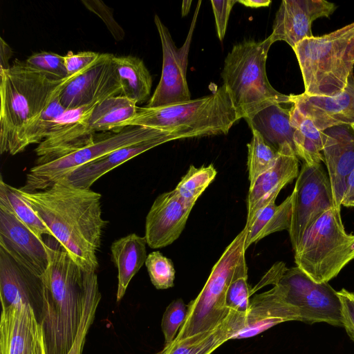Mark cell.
I'll return each instance as SVG.
<instances>
[{
    "label": "cell",
    "instance_id": "1",
    "mask_svg": "<svg viewBox=\"0 0 354 354\" xmlns=\"http://www.w3.org/2000/svg\"><path fill=\"white\" fill-rule=\"evenodd\" d=\"M21 192L71 259L84 270L96 271L107 223L102 216L101 194L65 180L41 191Z\"/></svg>",
    "mask_w": 354,
    "mask_h": 354
},
{
    "label": "cell",
    "instance_id": "2",
    "mask_svg": "<svg viewBox=\"0 0 354 354\" xmlns=\"http://www.w3.org/2000/svg\"><path fill=\"white\" fill-rule=\"evenodd\" d=\"M48 266L39 321L48 354H67L76 338L84 312L86 273L60 245H47Z\"/></svg>",
    "mask_w": 354,
    "mask_h": 354
},
{
    "label": "cell",
    "instance_id": "3",
    "mask_svg": "<svg viewBox=\"0 0 354 354\" xmlns=\"http://www.w3.org/2000/svg\"><path fill=\"white\" fill-rule=\"evenodd\" d=\"M76 75L57 80L18 59L8 69L0 70L1 154L15 155L23 151L22 140L26 127Z\"/></svg>",
    "mask_w": 354,
    "mask_h": 354
},
{
    "label": "cell",
    "instance_id": "4",
    "mask_svg": "<svg viewBox=\"0 0 354 354\" xmlns=\"http://www.w3.org/2000/svg\"><path fill=\"white\" fill-rule=\"evenodd\" d=\"M238 120L230 97L222 85L198 99L161 107H138L136 114L118 129L129 126L149 127L185 139L227 134Z\"/></svg>",
    "mask_w": 354,
    "mask_h": 354
},
{
    "label": "cell",
    "instance_id": "5",
    "mask_svg": "<svg viewBox=\"0 0 354 354\" xmlns=\"http://www.w3.org/2000/svg\"><path fill=\"white\" fill-rule=\"evenodd\" d=\"M270 37L263 41L244 40L233 46L224 60L221 77L238 120L252 117L272 105L290 103V95L270 84L266 70Z\"/></svg>",
    "mask_w": 354,
    "mask_h": 354
},
{
    "label": "cell",
    "instance_id": "6",
    "mask_svg": "<svg viewBox=\"0 0 354 354\" xmlns=\"http://www.w3.org/2000/svg\"><path fill=\"white\" fill-rule=\"evenodd\" d=\"M310 96L332 97L346 87L354 67V22L320 37L306 38L293 48Z\"/></svg>",
    "mask_w": 354,
    "mask_h": 354
},
{
    "label": "cell",
    "instance_id": "7",
    "mask_svg": "<svg viewBox=\"0 0 354 354\" xmlns=\"http://www.w3.org/2000/svg\"><path fill=\"white\" fill-rule=\"evenodd\" d=\"M353 259L354 234L346 232L337 207L318 217L295 250L297 266L318 283H328Z\"/></svg>",
    "mask_w": 354,
    "mask_h": 354
},
{
    "label": "cell",
    "instance_id": "8",
    "mask_svg": "<svg viewBox=\"0 0 354 354\" xmlns=\"http://www.w3.org/2000/svg\"><path fill=\"white\" fill-rule=\"evenodd\" d=\"M248 227L236 236L213 266L210 274L198 295L187 305L186 319L176 339H182L211 330L226 319L227 288L246 264L245 239Z\"/></svg>",
    "mask_w": 354,
    "mask_h": 354
},
{
    "label": "cell",
    "instance_id": "9",
    "mask_svg": "<svg viewBox=\"0 0 354 354\" xmlns=\"http://www.w3.org/2000/svg\"><path fill=\"white\" fill-rule=\"evenodd\" d=\"M176 136L156 129L129 126L113 133L98 136L95 140L73 152L44 164L36 165L26 175L24 185L19 188L26 192L44 190L57 181L66 178L73 171L117 149L153 139Z\"/></svg>",
    "mask_w": 354,
    "mask_h": 354
},
{
    "label": "cell",
    "instance_id": "10",
    "mask_svg": "<svg viewBox=\"0 0 354 354\" xmlns=\"http://www.w3.org/2000/svg\"><path fill=\"white\" fill-rule=\"evenodd\" d=\"M297 312L300 322L342 326L341 302L327 282L316 283L297 266L288 268L274 285Z\"/></svg>",
    "mask_w": 354,
    "mask_h": 354
},
{
    "label": "cell",
    "instance_id": "11",
    "mask_svg": "<svg viewBox=\"0 0 354 354\" xmlns=\"http://www.w3.org/2000/svg\"><path fill=\"white\" fill-rule=\"evenodd\" d=\"M201 3V1H199L186 39L179 48L175 45L168 28L160 17L157 15L154 16V22L162 46V68L160 82L146 107H161L191 100V93L187 82V68L192 35Z\"/></svg>",
    "mask_w": 354,
    "mask_h": 354
},
{
    "label": "cell",
    "instance_id": "12",
    "mask_svg": "<svg viewBox=\"0 0 354 354\" xmlns=\"http://www.w3.org/2000/svg\"><path fill=\"white\" fill-rule=\"evenodd\" d=\"M292 194V219L288 232L295 250L306 230L335 205L329 178L321 164L309 165L304 162Z\"/></svg>",
    "mask_w": 354,
    "mask_h": 354
},
{
    "label": "cell",
    "instance_id": "13",
    "mask_svg": "<svg viewBox=\"0 0 354 354\" xmlns=\"http://www.w3.org/2000/svg\"><path fill=\"white\" fill-rule=\"evenodd\" d=\"M113 57V54L101 53L97 60L66 84L59 94L60 102L66 110L122 95V84Z\"/></svg>",
    "mask_w": 354,
    "mask_h": 354
},
{
    "label": "cell",
    "instance_id": "14",
    "mask_svg": "<svg viewBox=\"0 0 354 354\" xmlns=\"http://www.w3.org/2000/svg\"><path fill=\"white\" fill-rule=\"evenodd\" d=\"M97 104L67 109L35 149L37 165L44 164L93 142L97 136L88 122Z\"/></svg>",
    "mask_w": 354,
    "mask_h": 354
},
{
    "label": "cell",
    "instance_id": "15",
    "mask_svg": "<svg viewBox=\"0 0 354 354\" xmlns=\"http://www.w3.org/2000/svg\"><path fill=\"white\" fill-rule=\"evenodd\" d=\"M0 354H48L42 326L30 305L1 307Z\"/></svg>",
    "mask_w": 354,
    "mask_h": 354
},
{
    "label": "cell",
    "instance_id": "16",
    "mask_svg": "<svg viewBox=\"0 0 354 354\" xmlns=\"http://www.w3.org/2000/svg\"><path fill=\"white\" fill-rule=\"evenodd\" d=\"M0 248L37 276L48 266L47 244L12 212L0 207Z\"/></svg>",
    "mask_w": 354,
    "mask_h": 354
},
{
    "label": "cell",
    "instance_id": "17",
    "mask_svg": "<svg viewBox=\"0 0 354 354\" xmlns=\"http://www.w3.org/2000/svg\"><path fill=\"white\" fill-rule=\"evenodd\" d=\"M335 9V3L325 0H283L275 15L269 37L273 43L284 41L293 49L303 39L313 37V21L328 17Z\"/></svg>",
    "mask_w": 354,
    "mask_h": 354
},
{
    "label": "cell",
    "instance_id": "18",
    "mask_svg": "<svg viewBox=\"0 0 354 354\" xmlns=\"http://www.w3.org/2000/svg\"><path fill=\"white\" fill-rule=\"evenodd\" d=\"M192 209L183 202L175 189L160 194L146 216L145 237L147 245L157 249L177 240Z\"/></svg>",
    "mask_w": 354,
    "mask_h": 354
},
{
    "label": "cell",
    "instance_id": "19",
    "mask_svg": "<svg viewBox=\"0 0 354 354\" xmlns=\"http://www.w3.org/2000/svg\"><path fill=\"white\" fill-rule=\"evenodd\" d=\"M290 103L309 118L316 127L328 128L348 125L354 132V77L351 73L347 84L339 94L332 97L310 96L305 93L290 95Z\"/></svg>",
    "mask_w": 354,
    "mask_h": 354
},
{
    "label": "cell",
    "instance_id": "20",
    "mask_svg": "<svg viewBox=\"0 0 354 354\" xmlns=\"http://www.w3.org/2000/svg\"><path fill=\"white\" fill-rule=\"evenodd\" d=\"M300 321L297 310L283 299L277 287L254 295L243 316L236 318L231 339L254 337L280 323Z\"/></svg>",
    "mask_w": 354,
    "mask_h": 354
},
{
    "label": "cell",
    "instance_id": "21",
    "mask_svg": "<svg viewBox=\"0 0 354 354\" xmlns=\"http://www.w3.org/2000/svg\"><path fill=\"white\" fill-rule=\"evenodd\" d=\"M322 138L335 205L340 209L347 178L354 169V132L348 125L334 126L322 131Z\"/></svg>",
    "mask_w": 354,
    "mask_h": 354
},
{
    "label": "cell",
    "instance_id": "22",
    "mask_svg": "<svg viewBox=\"0 0 354 354\" xmlns=\"http://www.w3.org/2000/svg\"><path fill=\"white\" fill-rule=\"evenodd\" d=\"M299 160L290 145L278 151L274 165L250 187L247 198L248 214L245 225L252 223L258 212L272 201L287 184L299 175Z\"/></svg>",
    "mask_w": 354,
    "mask_h": 354
},
{
    "label": "cell",
    "instance_id": "23",
    "mask_svg": "<svg viewBox=\"0 0 354 354\" xmlns=\"http://www.w3.org/2000/svg\"><path fill=\"white\" fill-rule=\"evenodd\" d=\"M44 276H37L0 248V299L2 306L26 304L38 319L42 306Z\"/></svg>",
    "mask_w": 354,
    "mask_h": 354
},
{
    "label": "cell",
    "instance_id": "24",
    "mask_svg": "<svg viewBox=\"0 0 354 354\" xmlns=\"http://www.w3.org/2000/svg\"><path fill=\"white\" fill-rule=\"evenodd\" d=\"M178 139V136H171L120 148L80 167L64 180L76 187L90 189L100 178L127 160L160 145Z\"/></svg>",
    "mask_w": 354,
    "mask_h": 354
},
{
    "label": "cell",
    "instance_id": "25",
    "mask_svg": "<svg viewBox=\"0 0 354 354\" xmlns=\"http://www.w3.org/2000/svg\"><path fill=\"white\" fill-rule=\"evenodd\" d=\"M147 244L145 236L134 233L112 243L111 259L118 273L117 301L123 298L131 280L145 263L147 257Z\"/></svg>",
    "mask_w": 354,
    "mask_h": 354
},
{
    "label": "cell",
    "instance_id": "26",
    "mask_svg": "<svg viewBox=\"0 0 354 354\" xmlns=\"http://www.w3.org/2000/svg\"><path fill=\"white\" fill-rule=\"evenodd\" d=\"M245 120L251 130L258 131L263 140L277 151L285 145H290L295 150L294 129L290 124V109H284L279 104H272Z\"/></svg>",
    "mask_w": 354,
    "mask_h": 354
},
{
    "label": "cell",
    "instance_id": "27",
    "mask_svg": "<svg viewBox=\"0 0 354 354\" xmlns=\"http://www.w3.org/2000/svg\"><path fill=\"white\" fill-rule=\"evenodd\" d=\"M290 124L294 129L293 143L297 157L309 165L321 164L323 156L322 131L295 106L290 109Z\"/></svg>",
    "mask_w": 354,
    "mask_h": 354
},
{
    "label": "cell",
    "instance_id": "28",
    "mask_svg": "<svg viewBox=\"0 0 354 354\" xmlns=\"http://www.w3.org/2000/svg\"><path fill=\"white\" fill-rule=\"evenodd\" d=\"M122 84V95L136 104L147 101L151 93V75L140 58L132 56L113 57Z\"/></svg>",
    "mask_w": 354,
    "mask_h": 354
},
{
    "label": "cell",
    "instance_id": "29",
    "mask_svg": "<svg viewBox=\"0 0 354 354\" xmlns=\"http://www.w3.org/2000/svg\"><path fill=\"white\" fill-rule=\"evenodd\" d=\"M292 194L288 196L280 205L271 201L260 210L252 223L248 227L245 249L254 243L274 232L289 230L291 225Z\"/></svg>",
    "mask_w": 354,
    "mask_h": 354
},
{
    "label": "cell",
    "instance_id": "30",
    "mask_svg": "<svg viewBox=\"0 0 354 354\" xmlns=\"http://www.w3.org/2000/svg\"><path fill=\"white\" fill-rule=\"evenodd\" d=\"M232 330L227 317L216 328L182 339H174L156 354H211L231 339Z\"/></svg>",
    "mask_w": 354,
    "mask_h": 354
},
{
    "label": "cell",
    "instance_id": "31",
    "mask_svg": "<svg viewBox=\"0 0 354 354\" xmlns=\"http://www.w3.org/2000/svg\"><path fill=\"white\" fill-rule=\"evenodd\" d=\"M137 104L120 95L110 97L97 104L88 120L94 132L117 130L119 125L132 118Z\"/></svg>",
    "mask_w": 354,
    "mask_h": 354
},
{
    "label": "cell",
    "instance_id": "32",
    "mask_svg": "<svg viewBox=\"0 0 354 354\" xmlns=\"http://www.w3.org/2000/svg\"><path fill=\"white\" fill-rule=\"evenodd\" d=\"M0 207L12 212L23 221L37 236H53L44 221L23 196L20 189L14 187L0 178Z\"/></svg>",
    "mask_w": 354,
    "mask_h": 354
},
{
    "label": "cell",
    "instance_id": "33",
    "mask_svg": "<svg viewBox=\"0 0 354 354\" xmlns=\"http://www.w3.org/2000/svg\"><path fill=\"white\" fill-rule=\"evenodd\" d=\"M216 174L217 171L212 164L200 167L190 165L174 189L183 202L192 209Z\"/></svg>",
    "mask_w": 354,
    "mask_h": 354
},
{
    "label": "cell",
    "instance_id": "34",
    "mask_svg": "<svg viewBox=\"0 0 354 354\" xmlns=\"http://www.w3.org/2000/svg\"><path fill=\"white\" fill-rule=\"evenodd\" d=\"M101 299L95 271H86L84 312L74 343L67 354H82L88 330L94 321Z\"/></svg>",
    "mask_w": 354,
    "mask_h": 354
},
{
    "label": "cell",
    "instance_id": "35",
    "mask_svg": "<svg viewBox=\"0 0 354 354\" xmlns=\"http://www.w3.org/2000/svg\"><path fill=\"white\" fill-rule=\"evenodd\" d=\"M252 136L248 144V170L250 187L261 174L275 163L278 151L268 145L260 133L252 130Z\"/></svg>",
    "mask_w": 354,
    "mask_h": 354
},
{
    "label": "cell",
    "instance_id": "36",
    "mask_svg": "<svg viewBox=\"0 0 354 354\" xmlns=\"http://www.w3.org/2000/svg\"><path fill=\"white\" fill-rule=\"evenodd\" d=\"M60 93L56 95L48 107L26 127L22 140L23 151L30 145L41 143L48 134L55 120L66 110L60 102Z\"/></svg>",
    "mask_w": 354,
    "mask_h": 354
},
{
    "label": "cell",
    "instance_id": "37",
    "mask_svg": "<svg viewBox=\"0 0 354 354\" xmlns=\"http://www.w3.org/2000/svg\"><path fill=\"white\" fill-rule=\"evenodd\" d=\"M251 290L248 283V267L245 265L227 288L225 304L229 312L244 316L250 308Z\"/></svg>",
    "mask_w": 354,
    "mask_h": 354
},
{
    "label": "cell",
    "instance_id": "38",
    "mask_svg": "<svg viewBox=\"0 0 354 354\" xmlns=\"http://www.w3.org/2000/svg\"><path fill=\"white\" fill-rule=\"evenodd\" d=\"M145 266L152 284L157 289H167L174 286L175 269L171 260L160 252L147 255Z\"/></svg>",
    "mask_w": 354,
    "mask_h": 354
},
{
    "label": "cell",
    "instance_id": "39",
    "mask_svg": "<svg viewBox=\"0 0 354 354\" xmlns=\"http://www.w3.org/2000/svg\"><path fill=\"white\" fill-rule=\"evenodd\" d=\"M26 62L30 66L41 71L57 80L68 77L64 56L52 52L41 51L32 54Z\"/></svg>",
    "mask_w": 354,
    "mask_h": 354
},
{
    "label": "cell",
    "instance_id": "40",
    "mask_svg": "<svg viewBox=\"0 0 354 354\" xmlns=\"http://www.w3.org/2000/svg\"><path fill=\"white\" fill-rule=\"evenodd\" d=\"M187 313V306L182 299L172 301L163 313L161 328L165 344L174 340L180 327L184 324Z\"/></svg>",
    "mask_w": 354,
    "mask_h": 354
},
{
    "label": "cell",
    "instance_id": "41",
    "mask_svg": "<svg viewBox=\"0 0 354 354\" xmlns=\"http://www.w3.org/2000/svg\"><path fill=\"white\" fill-rule=\"evenodd\" d=\"M82 3L88 10L97 15L104 21L115 40L121 41L124 39V31L114 19L111 8L99 0H82Z\"/></svg>",
    "mask_w": 354,
    "mask_h": 354
},
{
    "label": "cell",
    "instance_id": "42",
    "mask_svg": "<svg viewBox=\"0 0 354 354\" xmlns=\"http://www.w3.org/2000/svg\"><path fill=\"white\" fill-rule=\"evenodd\" d=\"M100 55L101 53L93 51H82L77 53L68 52L64 55L68 75L73 76L80 73L97 60Z\"/></svg>",
    "mask_w": 354,
    "mask_h": 354
},
{
    "label": "cell",
    "instance_id": "43",
    "mask_svg": "<svg viewBox=\"0 0 354 354\" xmlns=\"http://www.w3.org/2000/svg\"><path fill=\"white\" fill-rule=\"evenodd\" d=\"M337 293L341 302L342 326L350 339L354 342V292L342 288Z\"/></svg>",
    "mask_w": 354,
    "mask_h": 354
},
{
    "label": "cell",
    "instance_id": "44",
    "mask_svg": "<svg viewBox=\"0 0 354 354\" xmlns=\"http://www.w3.org/2000/svg\"><path fill=\"white\" fill-rule=\"evenodd\" d=\"M237 2L234 0L211 1L218 39L225 37L230 12Z\"/></svg>",
    "mask_w": 354,
    "mask_h": 354
},
{
    "label": "cell",
    "instance_id": "45",
    "mask_svg": "<svg viewBox=\"0 0 354 354\" xmlns=\"http://www.w3.org/2000/svg\"><path fill=\"white\" fill-rule=\"evenodd\" d=\"M287 269L283 262L276 263L259 283L251 290V294H254L256 291L268 284L275 285Z\"/></svg>",
    "mask_w": 354,
    "mask_h": 354
},
{
    "label": "cell",
    "instance_id": "46",
    "mask_svg": "<svg viewBox=\"0 0 354 354\" xmlns=\"http://www.w3.org/2000/svg\"><path fill=\"white\" fill-rule=\"evenodd\" d=\"M12 55V50L6 41L0 38V70H7L10 66L9 60Z\"/></svg>",
    "mask_w": 354,
    "mask_h": 354
},
{
    "label": "cell",
    "instance_id": "47",
    "mask_svg": "<svg viewBox=\"0 0 354 354\" xmlns=\"http://www.w3.org/2000/svg\"><path fill=\"white\" fill-rule=\"evenodd\" d=\"M354 204V169L349 174L346 181V189L342 205L353 207Z\"/></svg>",
    "mask_w": 354,
    "mask_h": 354
},
{
    "label": "cell",
    "instance_id": "48",
    "mask_svg": "<svg viewBox=\"0 0 354 354\" xmlns=\"http://www.w3.org/2000/svg\"><path fill=\"white\" fill-rule=\"evenodd\" d=\"M237 2L243 4L246 7L250 8H260L268 6L271 1L270 0H239Z\"/></svg>",
    "mask_w": 354,
    "mask_h": 354
},
{
    "label": "cell",
    "instance_id": "49",
    "mask_svg": "<svg viewBox=\"0 0 354 354\" xmlns=\"http://www.w3.org/2000/svg\"><path fill=\"white\" fill-rule=\"evenodd\" d=\"M192 1H183L182 4V16H186L189 12Z\"/></svg>",
    "mask_w": 354,
    "mask_h": 354
},
{
    "label": "cell",
    "instance_id": "50",
    "mask_svg": "<svg viewBox=\"0 0 354 354\" xmlns=\"http://www.w3.org/2000/svg\"><path fill=\"white\" fill-rule=\"evenodd\" d=\"M353 207H354V204H353Z\"/></svg>",
    "mask_w": 354,
    "mask_h": 354
}]
</instances>
